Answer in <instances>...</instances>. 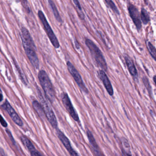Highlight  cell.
<instances>
[{"mask_svg": "<svg viewBox=\"0 0 156 156\" xmlns=\"http://www.w3.org/2000/svg\"><path fill=\"white\" fill-rule=\"evenodd\" d=\"M20 35L27 56L32 66L36 69H38L39 68V61L36 52V47L30 33L26 27H22Z\"/></svg>", "mask_w": 156, "mask_h": 156, "instance_id": "1", "label": "cell"}, {"mask_svg": "<svg viewBox=\"0 0 156 156\" xmlns=\"http://www.w3.org/2000/svg\"><path fill=\"white\" fill-rule=\"evenodd\" d=\"M38 76L46 98L51 103H53L56 99V93L53 84L47 73L45 70H40L38 72Z\"/></svg>", "mask_w": 156, "mask_h": 156, "instance_id": "2", "label": "cell"}, {"mask_svg": "<svg viewBox=\"0 0 156 156\" xmlns=\"http://www.w3.org/2000/svg\"><path fill=\"white\" fill-rule=\"evenodd\" d=\"M85 44L87 47L89 48L92 56L95 60L97 65L100 67L102 70L105 71H107L108 66L107 63L100 49L94 44L93 41L88 38L85 40Z\"/></svg>", "mask_w": 156, "mask_h": 156, "instance_id": "3", "label": "cell"}, {"mask_svg": "<svg viewBox=\"0 0 156 156\" xmlns=\"http://www.w3.org/2000/svg\"><path fill=\"white\" fill-rule=\"evenodd\" d=\"M36 90L38 99L43 106L46 117L51 126L55 129H57L58 128L57 120L51 106L48 101L47 99L46 98L45 96H44L41 90L38 87Z\"/></svg>", "mask_w": 156, "mask_h": 156, "instance_id": "4", "label": "cell"}, {"mask_svg": "<svg viewBox=\"0 0 156 156\" xmlns=\"http://www.w3.org/2000/svg\"><path fill=\"white\" fill-rule=\"evenodd\" d=\"M38 15L39 20H40L41 23L43 24L44 29H45L49 38L50 40L51 44L55 48H56V49L59 48L60 46L59 42L56 35L54 34L50 25L47 20L46 18L44 13L41 10H38Z\"/></svg>", "mask_w": 156, "mask_h": 156, "instance_id": "5", "label": "cell"}, {"mask_svg": "<svg viewBox=\"0 0 156 156\" xmlns=\"http://www.w3.org/2000/svg\"><path fill=\"white\" fill-rule=\"evenodd\" d=\"M67 65L69 72L73 77V79L75 80L76 83H77L81 90L85 94L89 93V90L83 82L81 76L78 70L76 69L75 66L70 61L67 62Z\"/></svg>", "mask_w": 156, "mask_h": 156, "instance_id": "6", "label": "cell"}, {"mask_svg": "<svg viewBox=\"0 0 156 156\" xmlns=\"http://www.w3.org/2000/svg\"><path fill=\"white\" fill-rule=\"evenodd\" d=\"M60 98L61 101L63 103V105L66 108V110L68 112L72 119L76 121L79 122V117L78 115V113L76 112V110L73 106L72 102L69 97L67 94L66 92H63L60 94Z\"/></svg>", "mask_w": 156, "mask_h": 156, "instance_id": "7", "label": "cell"}, {"mask_svg": "<svg viewBox=\"0 0 156 156\" xmlns=\"http://www.w3.org/2000/svg\"><path fill=\"white\" fill-rule=\"evenodd\" d=\"M1 107L9 115L13 122L20 127L23 126L24 123L21 118L19 117L17 113L15 111L12 105H10L7 99L5 100L4 102L1 105Z\"/></svg>", "mask_w": 156, "mask_h": 156, "instance_id": "8", "label": "cell"}, {"mask_svg": "<svg viewBox=\"0 0 156 156\" xmlns=\"http://www.w3.org/2000/svg\"><path fill=\"white\" fill-rule=\"evenodd\" d=\"M57 136L62 143L71 156H81L73 148L69 138L59 129H56Z\"/></svg>", "mask_w": 156, "mask_h": 156, "instance_id": "9", "label": "cell"}, {"mask_svg": "<svg viewBox=\"0 0 156 156\" xmlns=\"http://www.w3.org/2000/svg\"><path fill=\"white\" fill-rule=\"evenodd\" d=\"M128 11L129 14L132 18L134 23L138 31L142 29L141 16L139 15V11L137 8L133 5L130 4L128 5Z\"/></svg>", "mask_w": 156, "mask_h": 156, "instance_id": "10", "label": "cell"}, {"mask_svg": "<svg viewBox=\"0 0 156 156\" xmlns=\"http://www.w3.org/2000/svg\"><path fill=\"white\" fill-rule=\"evenodd\" d=\"M98 76L100 79L101 80L109 94L111 96H112L114 94V90L112 85L111 83L110 80L106 75L104 70H100L98 71Z\"/></svg>", "mask_w": 156, "mask_h": 156, "instance_id": "11", "label": "cell"}, {"mask_svg": "<svg viewBox=\"0 0 156 156\" xmlns=\"http://www.w3.org/2000/svg\"><path fill=\"white\" fill-rule=\"evenodd\" d=\"M124 58L130 74L135 78V79H138V75L137 69L136 68L132 59L126 54L125 55Z\"/></svg>", "mask_w": 156, "mask_h": 156, "instance_id": "12", "label": "cell"}, {"mask_svg": "<svg viewBox=\"0 0 156 156\" xmlns=\"http://www.w3.org/2000/svg\"><path fill=\"white\" fill-rule=\"evenodd\" d=\"M32 105H33L34 110L39 115V117L41 119H44L45 116V115L43 106L41 103H40L38 101L34 100L32 102Z\"/></svg>", "mask_w": 156, "mask_h": 156, "instance_id": "13", "label": "cell"}, {"mask_svg": "<svg viewBox=\"0 0 156 156\" xmlns=\"http://www.w3.org/2000/svg\"><path fill=\"white\" fill-rule=\"evenodd\" d=\"M48 2L49 6H50V8L52 10V12H53L56 20L59 23H62L63 21H62V18H61V16L60 15L59 12L58 11L57 8L55 3L52 0H48Z\"/></svg>", "mask_w": 156, "mask_h": 156, "instance_id": "14", "label": "cell"}, {"mask_svg": "<svg viewBox=\"0 0 156 156\" xmlns=\"http://www.w3.org/2000/svg\"><path fill=\"white\" fill-rule=\"evenodd\" d=\"M20 140L24 145L27 148L28 151L35 148L32 142L25 136L22 135L20 136Z\"/></svg>", "mask_w": 156, "mask_h": 156, "instance_id": "15", "label": "cell"}, {"mask_svg": "<svg viewBox=\"0 0 156 156\" xmlns=\"http://www.w3.org/2000/svg\"><path fill=\"white\" fill-rule=\"evenodd\" d=\"M86 133H87L88 140H89V143L93 147V149H99V146H98V144H97L96 140H95L92 132L89 130L88 129Z\"/></svg>", "mask_w": 156, "mask_h": 156, "instance_id": "16", "label": "cell"}, {"mask_svg": "<svg viewBox=\"0 0 156 156\" xmlns=\"http://www.w3.org/2000/svg\"><path fill=\"white\" fill-rule=\"evenodd\" d=\"M141 19L143 23L147 25L150 21V16L147 11L145 8H142L141 10Z\"/></svg>", "mask_w": 156, "mask_h": 156, "instance_id": "17", "label": "cell"}, {"mask_svg": "<svg viewBox=\"0 0 156 156\" xmlns=\"http://www.w3.org/2000/svg\"><path fill=\"white\" fill-rule=\"evenodd\" d=\"M122 144L123 145V147L124 149L125 152L128 156H132V153L131 151V147L129 144V142L128 140L125 138V137H122L121 139Z\"/></svg>", "mask_w": 156, "mask_h": 156, "instance_id": "18", "label": "cell"}, {"mask_svg": "<svg viewBox=\"0 0 156 156\" xmlns=\"http://www.w3.org/2000/svg\"><path fill=\"white\" fill-rule=\"evenodd\" d=\"M13 61L14 64L16 68V69H17V71H18V74H19V76L20 77V79H21L24 84L25 85H27L28 82H27V79L26 78L24 74L23 73V72H22L21 69L19 68V66L17 65V63L16 62L15 60H13Z\"/></svg>", "mask_w": 156, "mask_h": 156, "instance_id": "19", "label": "cell"}, {"mask_svg": "<svg viewBox=\"0 0 156 156\" xmlns=\"http://www.w3.org/2000/svg\"><path fill=\"white\" fill-rule=\"evenodd\" d=\"M73 2L74 3V4L76 5V7L78 9V13L79 16L80 18H81V20H84L85 19V16H84V13L82 12V8L81 5L80 3L78 0H73Z\"/></svg>", "mask_w": 156, "mask_h": 156, "instance_id": "20", "label": "cell"}, {"mask_svg": "<svg viewBox=\"0 0 156 156\" xmlns=\"http://www.w3.org/2000/svg\"><path fill=\"white\" fill-rule=\"evenodd\" d=\"M147 48L150 55L156 61V48L150 43L147 42Z\"/></svg>", "mask_w": 156, "mask_h": 156, "instance_id": "21", "label": "cell"}, {"mask_svg": "<svg viewBox=\"0 0 156 156\" xmlns=\"http://www.w3.org/2000/svg\"><path fill=\"white\" fill-rule=\"evenodd\" d=\"M105 1L107 5L110 6V8L114 12V13L118 15H120V12L112 0H105Z\"/></svg>", "mask_w": 156, "mask_h": 156, "instance_id": "22", "label": "cell"}, {"mask_svg": "<svg viewBox=\"0 0 156 156\" xmlns=\"http://www.w3.org/2000/svg\"><path fill=\"white\" fill-rule=\"evenodd\" d=\"M143 82L146 88L147 89L149 92V94H151L152 93V87L150 85V83H149V80L147 78L146 76H144L143 78Z\"/></svg>", "mask_w": 156, "mask_h": 156, "instance_id": "23", "label": "cell"}, {"mask_svg": "<svg viewBox=\"0 0 156 156\" xmlns=\"http://www.w3.org/2000/svg\"><path fill=\"white\" fill-rule=\"evenodd\" d=\"M20 1L22 3V5L23 7L26 11L27 12L30 13V12H31V10H30V7L28 5L27 0H20Z\"/></svg>", "mask_w": 156, "mask_h": 156, "instance_id": "24", "label": "cell"}, {"mask_svg": "<svg viewBox=\"0 0 156 156\" xmlns=\"http://www.w3.org/2000/svg\"><path fill=\"white\" fill-rule=\"evenodd\" d=\"M29 152H30L31 156H43V155L39 151H38L35 148L32 149Z\"/></svg>", "mask_w": 156, "mask_h": 156, "instance_id": "25", "label": "cell"}, {"mask_svg": "<svg viewBox=\"0 0 156 156\" xmlns=\"http://www.w3.org/2000/svg\"><path fill=\"white\" fill-rule=\"evenodd\" d=\"M5 132H6V133L8 135V136L10 138V140H11V142H12L14 145H15L16 143L13 137V135H12V133L10 132V130L8 129H5Z\"/></svg>", "mask_w": 156, "mask_h": 156, "instance_id": "26", "label": "cell"}, {"mask_svg": "<svg viewBox=\"0 0 156 156\" xmlns=\"http://www.w3.org/2000/svg\"><path fill=\"white\" fill-rule=\"evenodd\" d=\"M0 122H1V125L5 128H6L8 126V124H7V122L6 121H5L3 117H2V115L1 116V119H0Z\"/></svg>", "mask_w": 156, "mask_h": 156, "instance_id": "27", "label": "cell"}, {"mask_svg": "<svg viewBox=\"0 0 156 156\" xmlns=\"http://www.w3.org/2000/svg\"><path fill=\"white\" fill-rule=\"evenodd\" d=\"M94 151L96 156H104L101 154V153L100 152L99 149H94Z\"/></svg>", "mask_w": 156, "mask_h": 156, "instance_id": "28", "label": "cell"}, {"mask_svg": "<svg viewBox=\"0 0 156 156\" xmlns=\"http://www.w3.org/2000/svg\"><path fill=\"white\" fill-rule=\"evenodd\" d=\"M75 46H76V48H77V49H79L80 45L78 43V41H77V40H75Z\"/></svg>", "mask_w": 156, "mask_h": 156, "instance_id": "29", "label": "cell"}, {"mask_svg": "<svg viewBox=\"0 0 156 156\" xmlns=\"http://www.w3.org/2000/svg\"><path fill=\"white\" fill-rule=\"evenodd\" d=\"M3 96L2 92V91H1V98H0V101L2 102V101H3Z\"/></svg>", "mask_w": 156, "mask_h": 156, "instance_id": "30", "label": "cell"}, {"mask_svg": "<svg viewBox=\"0 0 156 156\" xmlns=\"http://www.w3.org/2000/svg\"><path fill=\"white\" fill-rule=\"evenodd\" d=\"M153 80H154V82L156 86V76H154V77H153Z\"/></svg>", "mask_w": 156, "mask_h": 156, "instance_id": "31", "label": "cell"}]
</instances>
